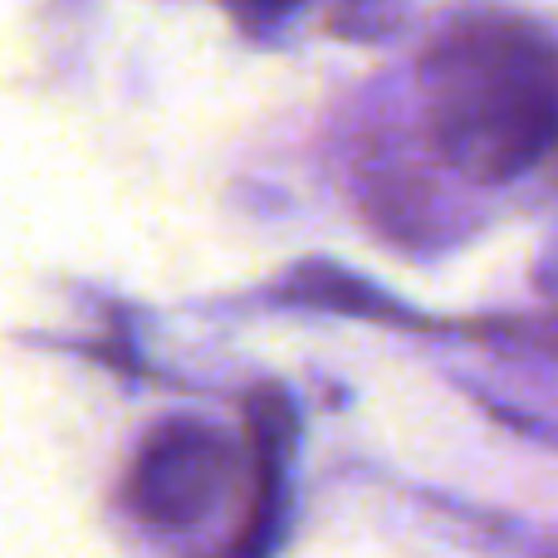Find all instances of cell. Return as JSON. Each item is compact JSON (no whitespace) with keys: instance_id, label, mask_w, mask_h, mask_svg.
I'll return each instance as SVG.
<instances>
[{"instance_id":"cell-3","label":"cell","mask_w":558,"mask_h":558,"mask_svg":"<svg viewBox=\"0 0 558 558\" xmlns=\"http://www.w3.org/2000/svg\"><path fill=\"white\" fill-rule=\"evenodd\" d=\"M245 441H251V500H245V524L231 544V558H260L275 544L279 524V481H284L289 441H294V412H289L284 392L265 387L245 407Z\"/></svg>"},{"instance_id":"cell-4","label":"cell","mask_w":558,"mask_h":558,"mask_svg":"<svg viewBox=\"0 0 558 558\" xmlns=\"http://www.w3.org/2000/svg\"><path fill=\"white\" fill-rule=\"evenodd\" d=\"M231 15H241L245 25H270V20H284L289 10H299L304 0H221Z\"/></svg>"},{"instance_id":"cell-2","label":"cell","mask_w":558,"mask_h":558,"mask_svg":"<svg viewBox=\"0 0 558 558\" xmlns=\"http://www.w3.org/2000/svg\"><path fill=\"white\" fill-rule=\"evenodd\" d=\"M241 471L251 465H241V451L226 432L196 416H172L157 432H147L143 451L133 456L123 505L162 534L202 530L235 490Z\"/></svg>"},{"instance_id":"cell-1","label":"cell","mask_w":558,"mask_h":558,"mask_svg":"<svg viewBox=\"0 0 558 558\" xmlns=\"http://www.w3.org/2000/svg\"><path fill=\"white\" fill-rule=\"evenodd\" d=\"M426 118L441 157L500 186L558 153V49L505 10L456 15L422 54Z\"/></svg>"}]
</instances>
